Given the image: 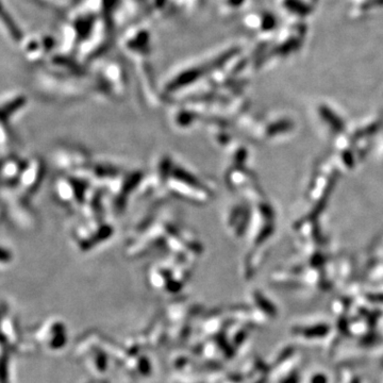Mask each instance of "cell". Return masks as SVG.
Segmentation results:
<instances>
[{
	"instance_id": "2",
	"label": "cell",
	"mask_w": 383,
	"mask_h": 383,
	"mask_svg": "<svg viewBox=\"0 0 383 383\" xmlns=\"http://www.w3.org/2000/svg\"><path fill=\"white\" fill-rule=\"evenodd\" d=\"M114 232L112 223L99 217H80L72 228V236L77 247L88 249L109 240Z\"/></svg>"
},
{
	"instance_id": "1",
	"label": "cell",
	"mask_w": 383,
	"mask_h": 383,
	"mask_svg": "<svg viewBox=\"0 0 383 383\" xmlns=\"http://www.w3.org/2000/svg\"><path fill=\"white\" fill-rule=\"evenodd\" d=\"M164 190L180 199L192 204L204 202L208 197L204 184L196 174L175 161L171 166Z\"/></svg>"
},
{
	"instance_id": "4",
	"label": "cell",
	"mask_w": 383,
	"mask_h": 383,
	"mask_svg": "<svg viewBox=\"0 0 383 383\" xmlns=\"http://www.w3.org/2000/svg\"><path fill=\"white\" fill-rule=\"evenodd\" d=\"M27 102L26 98L21 95H17L14 97H10L7 100L3 101L2 113H3V123L7 121H11L22 108Z\"/></svg>"
},
{
	"instance_id": "3",
	"label": "cell",
	"mask_w": 383,
	"mask_h": 383,
	"mask_svg": "<svg viewBox=\"0 0 383 383\" xmlns=\"http://www.w3.org/2000/svg\"><path fill=\"white\" fill-rule=\"evenodd\" d=\"M46 174V166L44 161L37 156H32L25 160L24 167L15 187L4 188L16 191L20 195L30 198L41 187Z\"/></svg>"
}]
</instances>
